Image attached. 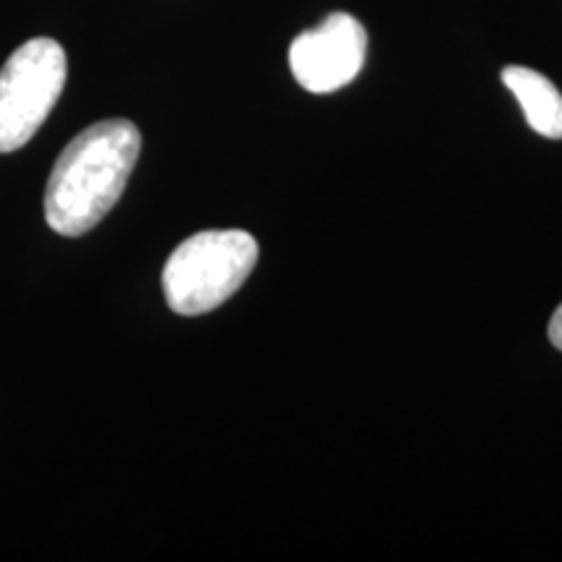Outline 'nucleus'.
<instances>
[{
	"mask_svg": "<svg viewBox=\"0 0 562 562\" xmlns=\"http://www.w3.org/2000/svg\"><path fill=\"white\" fill-rule=\"evenodd\" d=\"M140 151L131 121H102L81 131L55 161L45 191V220L63 237L94 229L121 199Z\"/></svg>",
	"mask_w": 562,
	"mask_h": 562,
	"instance_id": "obj_1",
	"label": "nucleus"
},
{
	"mask_svg": "<svg viewBox=\"0 0 562 562\" xmlns=\"http://www.w3.org/2000/svg\"><path fill=\"white\" fill-rule=\"evenodd\" d=\"M258 261L256 237L240 229H209L178 245L161 271L167 305L178 315L216 311L245 284Z\"/></svg>",
	"mask_w": 562,
	"mask_h": 562,
	"instance_id": "obj_2",
	"label": "nucleus"
},
{
	"mask_svg": "<svg viewBox=\"0 0 562 562\" xmlns=\"http://www.w3.org/2000/svg\"><path fill=\"white\" fill-rule=\"evenodd\" d=\"M66 53L55 40L24 42L0 68V154L30 144L66 87Z\"/></svg>",
	"mask_w": 562,
	"mask_h": 562,
	"instance_id": "obj_3",
	"label": "nucleus"
},
{
	"mask_svg": "<svg viewBox=\"0 0 562 562\" xmlns=\"http://www.w3.org/2000/svg\"><path fill=\"white\" fill-rule=\"evenodd\" d=\"M368 53V32L349 13H331L290 45V68L302 89L331 94L357 79Z\"/></svg>",
	"mask_w": 562,
	"mask_h": 562,
	"instance_id": "obj_4",
	"label": "nucleus"
},
{
	"mask_svg": "<svg viewBox=\"0 0 562 562\" xmlns=\"http://www.w3.org/2000/svg\"><path fill=\"white\" fill-rule=\"evenodd\" d=\"M503 83L521 102L526 121L539 136L562 138V94L547 76L524 66L503 70Z\"/></svg>",
	"mask_w": 562,
	"mask_h": 562,
	"instance_id": "obj_5",
	"label": "nucleus"
},
{
	"mask_svg": "<svg viewBox=\"0 0 562 562\" xmlns=\"http://www.w3.org/2000/svg\"><path fill=\"white\" fill-rule=\"evenodd\" d=\"M550 341L562 351V305L554 311L550 321Z\"/></svg>",
	"mask_w": 562,
	"mask_h": 562,
	"instance_id": "obj_6",
	"label": "nucleus"
}]
</instances>
